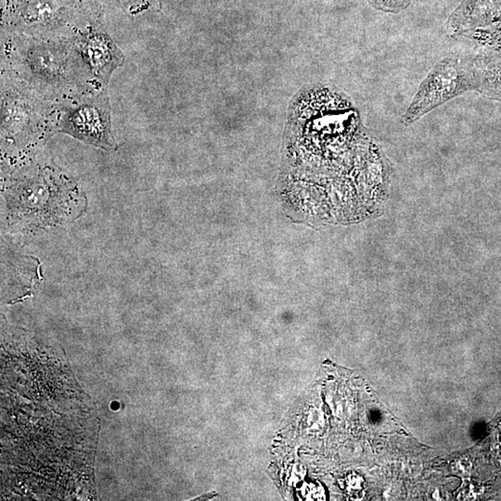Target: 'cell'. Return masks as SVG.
Instances as JSON below:
<instances>
[{
  "label": "cell",
  "instance_id": "9c48e42d",
  "mask_svg": "<svg viewBox=\"0 0 501 501\" xmlns=\"http://www.w3.org/2000/svg\"><path fill=\"white\" fill-rule=\"evenodd\" d=\"M462 36L474 40L481 46V48L496 52L501 56V21L486 27L467 32Z\"/></svg>",
  "mask_w": 501,
  "mask_h": 501
},
{
  "label": "cell",
  "instance_id": "52a82bcc",
  "mask_svg": "<svg viewBox=\"0 0 501 501\" xmlns=\"http://www.w3.org/2000/svg\"><path fill=\"white\" fill-rule=\"evenodd\" d=\"M500 21L501 0H462L445 22V31L450 36H462Z\"/></svg>",
  "mask_w": 501,
  "mask_h": 501
},
{
  "label": "cell",
  "instance_id": "5b68a950",
  "mask_svg": "<svg viewBox=\"0 0 501 501\" xmlns=\"http://www.w3.org/2000/svg\"><path fill=\"white\" fill-rule=\"evenodd\" d=\"M473 57L450 55L437 63L419 85L410 106L402 115L404 126L419 118L457 96L474 91Z\"/></svg>",
  "mask_w": 501,
  "mask_h": 501
},
{
  "label": "cell",
  "instance_id": "30bf717a",
  "mask_svg": "<svg viewBox=\"0 0 501 501\" xmlns=\"http://www.w3.org/2000/svg\"><path fill=\"white\" fill-rule=\"evenodd\" d=\"M376 8L389 13H398L410 4V0H370Z\"/></svg>",
  "mask_w": 501,
  "mask_h": 501
},
{
  "label": "cell",
  "instance_id": "277c9868",
  "mask_svg": "<svg viewBox=\"0 0 501 501\" xmlns=\"http://www.w3.org/2000/svg\"><path fill=\"white\" fill-rule=\"evenodd\" d=\"M51 132L52 135L63 133L91 146L115 152L118 144L112 133L111 104L107 89L54 103Z\"/></svg>",
  "mask_w": 501,
  "mask_h": 501
},
{
  "label": "cell",
  "instance_id": "7a4b0ae2",
  "mask_svg": "<svg viewBox=\"0 0 501 501\" xmlns=\"http://www.w3.org/2000/svg\"><path fill=\"white\" fill-rule=\"evenodd\" d=\"M6 220L21 230L57 227L77 214L79 190L56 168L31 164L5 182Z\"/></svg>",
  "mask_w": 501,
  "mask_h": 501
},
{
  "label": "cell",
  "instance_id": "8992f818",
  "mask_svg": "<svg viewBox=\"0 0 501 501\" xmlns=\"http://www.w3.org/2000/svg\"><path fill=\"white\" fill-rule=\"evenodd\" d=\"M74 48L100 89H107L112 74L123 66V52L109 34L89 29L72 37Z\"/></svg>",
  "mask_w": 501,
  "mask_h": 501
},
{
  "label": "cell",
  "instance_id": "6da1fadb",
  "mask_svg": "<svg viewBox=\"0 0 501 501\" xmlns=\"http://www.w3.org/2000/svg\"><path fill=\"white\" fill-rule=\"evenodd\" d=\"M2 72L52 103L103 91L84 65L72 39L8 37L2 40Z\"/></svg>",
  "mask_w": 501,
  "mask_h": 501
},
{
  "label": "cell",
  "instance_id": "ba28073f",
  "mask_svg": "<svg viewBox=\"0 0 501 501\" xmlns=\"http://www.w3.org/2000/svg\"><path fill=\"white\" fill-rule=\"evenodd\" d=\"M474 91L491 100L501 101V56L483 48L473 56Z\"/></svg>",
  "mask_w": 501,
  "mask_h": 501
},
{
  "label": "cell",
  "instance_id": "3957f363",
  "mask_svg": "<svg viewBox=\"0 0 501 501\" xmlns=\"http://www.w3.org/2000/svg\"><path fill=\"white\" fill-rule=\"evenodd\" d=\"M53 107L54 103L2 72V143L19 149L52 136Z\"/></svg>",
  "mask_w": 501,
  "mask_h": 501
}]
</instances>
